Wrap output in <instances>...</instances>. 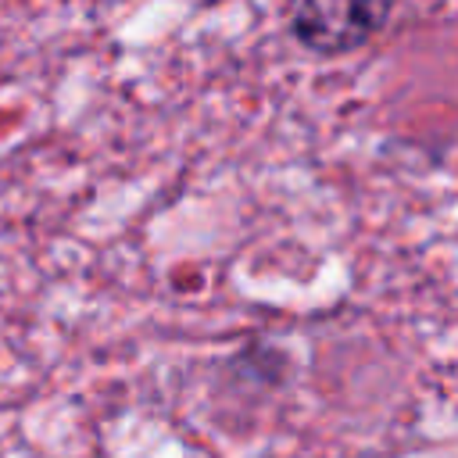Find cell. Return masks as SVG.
Listing matches in <instances>:
<instances>
[{"label":"cell","mask_w":458,"mask_h":458,"mask_svg":"<svg viewBox=\"0 0 458 458\" xmlns=\"http://www.w3.org/2000/svg\"><path fill=\"white\" fill-rule=\"evenodd\" d=\"M390 11L394 0H297L290 32L304 50L340 57L379 36Z\"/></svg>","instance_id":"1"}]
</instances>
